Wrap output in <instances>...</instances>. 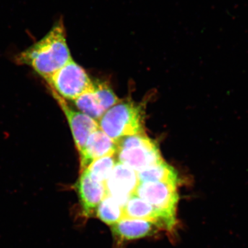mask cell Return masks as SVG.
I'll return each mask as SVG.
<instances>
[{
  "mask_svg": "<svg viewBox=\"0 0 248 248\" xmlns=\"http://www.w3.org/2000/svg\"><path fill=\"white\" fill-rule=\"evenodd\" d=\"M116 142L109 138L100 128L91 133L87 139L84 148L79 153L80 172L87 169L94 160L116 155Z\"/></svg>",
  "mask_w": 248,
  "mask_h": 248,
  "instance_id": "9c48e42d",
  "label": "cell"
},
{
  "mask_svg": "<svg viewBox=\"0 0 248 248\" xmlns=\"http://www.w3.org/2000/svg\"><path fill=\"white\" fill-rule=\"evenodd\" d=\"M95 215L106 224L112 226L124 218V206L112 196L107 195L98 205Z\"/></svg>",
  "mask_w": 248,
  "mask_h": 248,
  "instance_id": "4fadbf2b",
  "label": "cell"
},
{
  "mask_svg": "<svg viewBox=\"0 0 248 248\" xmlns=\"http://www.w3.org/2000/svg\"><path fill=\"white\" fill-rule=\"evenodd\" d=\"M117 159L116 155L104 156L94 160L85 170L93 179L103 184H106L115 164H117Z\"/></svg>",
  "mask_w": 248,
  "mask_h": 248,
  "instance_id": "9a60e30c",
  "label": "cell"
},
{
  "mask_svg": "<svg viewBox=\"0 0 248 248\" xmlns=\"http://www.w3.org/2000/svg\"><path fill=\"white\" fill-rule=\"evenodd\" d=\"M73 102L80 112L89 116L97 122H99L105 113L106 111L101 106L94 91L81 94Z\"/></svg>",
  "mask_w": 248,
  "mask_h": 248,
  "instance_id": "5bb4252c",
  "label": "cell"
},
{
  "mask_svg": "<svg viewBox=\"0 0 248 248\" xmlns=\"http://www.w3.org/2000/svg\"><path fill=\"white\" fill-rule=\"evenodd\" d=\"M50 91L66 116L77 150L79 153H81L90 135L99 128V124L89 116L80 111L73 110L66 102V99L60 97L51 89Z\"/></svg>",
  "mask_w": 248,
  "mask_h": 248,
  "instance_id": "8992f818",
  "label": "cell"
},
{
  "mask_svg": "<svg viewBox=\"0 0 248 248\" xmlns=\"http://www.w3.org/2000/svg\"><path fill=\"white\" fill-rule=\"evenodd\" d=\"M124 218H137L153 222L159 227L172 232L177 223L170 220L149 203L136 195H132L124 206Z\"/></svg>",
  "mask_w": 248,
  "mask_h": 248,
  "instance_id": "30bf717a",
  "label": "cell"
},
{
  "mask_svg": "<svg viewBox=\"0 0 248 248\" xmlns=\"http://www.w3.org/2000/svg\"><path fill=\"white\" fill-rule=\"evenodd\" d=\"M140 183L173 182L179 183L177 170L172 166L162 161L151 165L138 172Z\"/></svg>",
  "mask_w": 248,
  "mask_h": 248,
  "instance_id": "7c38bea8",
  "label": "cell"
},
{
  "mask_svg": "<svg viewBox=\"0 0 248 248\" xmlns=\"http://www.w3.org/2000/svg\"><path fill=\"white\" fill-rule=\"evenodd\" d=\"M98 124L99 128L115 142L124 137L146 134L143 105L131 101L120 102L110 108Z\"/></svg>",
  "mask_w": 248,
  "mask_h": 248,
  "instance_id": "7a4b0ae2",
  "label": "cell"
},
{
  "mask_svg": "<svg viewBox=\"0 0 248 248\" xmlns=\"http://www.w3.org/2000/svg\"><path fill=\"white\" fill-rule=\"evenodd\" d=\"M83 216L91 217L96 213L98 205L108 195L106 184L93 179L84 170L74 185Z\"/></svg>",
  "mask_w": 248,
  "mask_h": 248,
  "instance_id": "ba28073f",
  "label": "cell"
},
{
  "mask_svg": "<svg viewBox=\"0 0 248 248\" xmlns=\"http://www.w3.org/2000/svg\"><path fill=\"white\" fill-rule=\"evenodd\" d=\"M48 89L64 99L74 101L81 94L94 91V82L86 71L72 60L46 80Z\"/></svg>",
  "mask_w": 248,
  "mask_h": 248,
  "instance_id": "277c9868",
  "label": "cell"
},
{
  "mask_svg": "<svg viewBox=\"0 0 248 248\" xmlns=\"http://www.w3.org/2000/svg\"><path fill=\"white\" fill-rule=\"evenodd\" d=\"M177 183H140L135 195L146 201L170 220L177 223L179 197Z\"/></svg>",
  "mask_w": 248,
  "mask_h": 248,
  "instance_id": "5b68a950",
  "label": "cell"
},
{
  "mask_svg": "<svg viewBox=\"0 0 248 248\" xmlns=\"http://www.w3.org/2000/svg\"><path fill=\"white\" fill-rule=\"evenodd\" d=\"M159 229L153 222L137 218H123L111 226L112 235L119 244L152 236Z\"/></svg>",
  "mask_w": 248,
  "mask_h": 248,
  "instance_id": "8fae6325",
  "label": "cell"
},
{
  "mask_svg": "<svg viewBox=\"0 0 248 248\" xmlns=\"http://www.w3.org/2000/svg\"><path fill=\"white\" fill-rule=\"evenodd\" d=\"M117 160L137 172L164 161L159 146L144 135L124 137L116 141Z\"/></svg>",
  "mask_w": 248,
  "mask_h": 248,
  "instance_id": "3957f363",
  "label": "cell"
},
{
  "mask_svg": "<svg viewBox=\"0 0 248 248\" xmlns=\"http://www.w3.org/2000/svg\"><path fill=\"white\" fill-rule=\"evenodd\" d=\"M94 93L104 110L107 112L110 108L121 102L120 99L111 89L110 86L105 82L94 83Z\"/></svg>",
  "mask_w": 248,
  "mask_h": 248,
  "instance_id": "2e32d148",
  "label": "cell"
},
{
  "mask_svg": "<svg viewBox=\"0 0 248 248\" xmlns=\"http://www.w3.org/2000/svg\"><path fill=\"white\" fill-rule=\"evenodd\" d=\"M139 184L138 172L117 161L105 184L108 195L124 206L129 198L135 195Z\"/></svg>",
  "mask_w": 248,
  "mask_h": 248,
  "instance_id": "52a82bcc",
  "label": "cell"
},
{
  "mask_svg": "<svg viewBox=\"0 0 248 248\" xmlns=\"http://www.w3.org/2000/svg\"><path fill=\"white\" fill-rule=\"evenodd\" d=\"M72 60L62 19L54 24L45 37L16 58L18 64L31 67L45 81Z\"/></svg>",
  "mask_w": 248,
  "mask_h": 248,
  "instance_id": "6da1fadb",
  "label": "cell"
}]
</instances>
